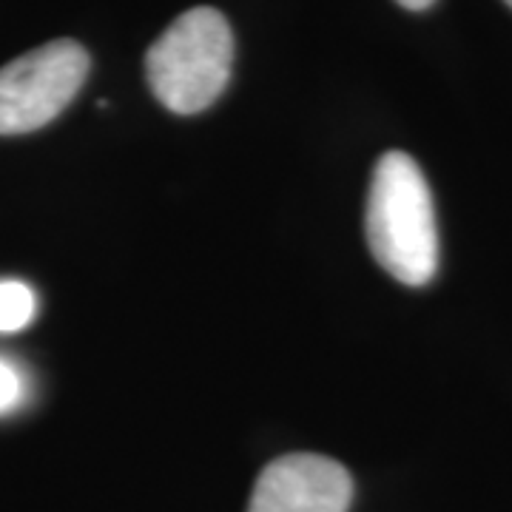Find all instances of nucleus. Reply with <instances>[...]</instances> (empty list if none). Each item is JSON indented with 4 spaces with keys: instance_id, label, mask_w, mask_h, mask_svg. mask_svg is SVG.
Instances as JSON below:
<instances>
[{
    "instance_id": "obj_1",
    "label": "nucleus",
    "mask_w": 512,
    "mask_h": 512,
    "mask_svg": "<svg viewBox=\"0 0 512 512\" xmlns=\"http://www.w3.org/2000/svg\"><path fill=\"white\" fill-rule=\"evenodd\" d=\"M365 234L373 259L402 285H427L439 271V225L430 185L404 151L379 157L367 194Z\"/></svg>"
},
{
    "instance_id": "obj_2",
    "label": "nucleus",
    "mask_w": 512,
    "mask_h": 512,
    "mask_svg": "<svg viewBox=\"0 0 512 512\" xmlns=\"http://www.w3.org/2000/svg\"><path fill=\"white\" fill-rule=\"evenodd\" d=\"M234 69V32L228 18L197 6L151 43L146 77L154 97L174 114H200L225 92Z\"/></svg>"
},
{
    "instance_id": "obj_3",
    "label": "nucleus",
    "mask_w": 512,
    "mask_h": 512,
    "mask_svg": "<svg viewBox=\"0 0 512 512\" xmlns=\"http://www.w3.org/2000/svg\"><path fill=\"white\" fill-rule=\"evenodd\" d=\"M92 69L77 40H52L0 69V137L49 126L83 89Z\"/></svg>"
},
{
    "instance_id": "obj_4",
    "label": "nucleus",
    "mask_w": 512,
    "mask_h": 512,
    "mask_svg": "<svg viewBox=\"0 0 512 512\" xmlns=\"http://www.w3.org/2000/svg\"><path fill=\"white\" fill-rule=\"evenodd\" d=\"M350 501L353 478L339 461L291 453L259 473L248 512H348Z\"/></svg>"
},
{
    "instance_id": "obj_5",
    "label": "nucleus",
    "mask_w": 512,
    "mask_h": 512,
    "mask_svg": "<svg viewBox=\"0 0 512 512\" xmlns=\"http://www.w3.org/2000/svg\"><path fill=\"white\" fill-rule=\"evenodd\" d=\"M37 313L35 291L18 279H0V333L23 330Z\"/></svg>"
},
{
    "instance_id": "obj_6",
    "label": "nucleus",
    "mask_w": 512,
    "mask_h": 512,
    "mask_svg": "<svg viewBox=\"0 0 512 512\" xmlns=\"http://www.w3.org/2000/svg\"><path fill=\"white\" fill-rule=\"evenodd\" d=\"M23 376L18 373V367L6 359H0V416L15 410L23 399Z\"/></svg>"
},
{
    "instance_id": "obj_7",
    "label": "nucleus",
    "mask_w": 512,
    "mask_h": 512,
    "mask_svg": "<svg viewBox=\"0 0 512 512\" xmlns=\"http://www.w3.org/2000/svg\"><path fill=\"white\" fill-rule=\"evenodd\" d=\"M399 6H404V9H410V12H421V9H430L436 0H396Z\"/></svg>"
},
{
    "instance_id": "obj_8",
    "label": "nucleus",
    "mask_w": 512,
    "mask_h": 512,
    "mask_svg": "<svg viewBox=\"0 0 512 512\" xmlns=\"http://www.w3.org/2000/svg\"><path fill=\"white\" fill-rule=\"evenodd\" d=\"M504 3H507V6H510V9H512V0H504Z\"/></svg>"
}]
</instances>
